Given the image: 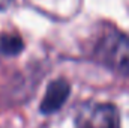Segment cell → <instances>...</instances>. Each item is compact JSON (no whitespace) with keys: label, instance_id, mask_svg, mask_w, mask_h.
I'll use <instances>...</instances> for the list:
<instances>
[{"label":"cell","instance_id":"obj_1","mask_svg":"<svg viewBox=\"0 0 129 128\" xmlns=\"http://www.w3.org/2000/svg\"><path fill=\"white\" fill-rule=\"evenodd\" d=\"M93 57L107 68L129 75V35L117 29H105L95 42Z\"/></svg>","mask_w":129,"mask_h":128},{"label":"cell","instance_id":"obj_2","mask_svg":"<svg viewBox=\"0 0 129 128\" xmlns=\"http://www.w3.org/2000/svg\"><path fill=\"white\" fill-rule=\"evenodd\" d=\"M75 128H120V116L110 102H87L75 118Z\"/></svg>","mask_w":129,"mask_h":128},{"label":"cell","instance_id":"obj_3","mask_svg":"<svg viewBox=\"0 0 129 128\" xmlns=\"http://www.w3.org/2000/svg\"><path fill=\"white\" fill-rule=\"evenodd\" d=\"M71 94V86L63 78H57L51 81L47 88V92L41 101V112L44 115H53L59 109H62Z\"/></svg>","mask_w":129,"mask_h":128},{"label":"cell","instance_id":"obj_4","mask_svg":"<svg viewBox=\"0 0 129 128\" xmlns=\"http://www.w3.org/2000/svg\"><path fill=\"white\" fill-rule=\"evenodd\" d=\"M24 48V44L18 35L0 33V53L5 56H15Z\"/></svg>","mask_w":129,"mask_h":128},{"label":"cell","instance_id":"obj_5","mask_svg":"<svg viewBox=\"0 0 129 128\" xmlns=\"http://www.w3.org/2000/svg\"><path fill=\"white\" fill-rule=\"evenodd\" d=\"M12 3H14V0H0V11H3V9L9 8Z\"/></svg>","mask_w":129,"mask_h":128}]
</instances>
